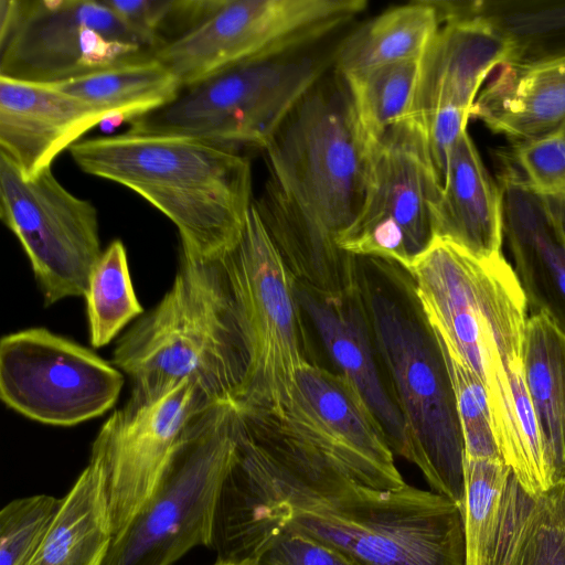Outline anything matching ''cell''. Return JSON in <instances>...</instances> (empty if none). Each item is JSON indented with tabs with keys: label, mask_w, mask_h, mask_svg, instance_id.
<instances>
[{
	"label": "cell",
	"mask_w": 565,
	"mask_h": 565,
	"mask_svg": "<svg viewBox=\"0 0 565 565\" xmlns=\"http://www.w3.org/2000/svg\"><path fill=\"white\" fill-rule=\"evenodd\" d=\"M523 363L555 486L565 483V333L543 312L529 317Z\"/></svg>",
	"instance_id": "25"
},
{
	"label": "cell",
	"mask_w": 565,
	"mask_h": 565,
	"mask_svg": "<svg viewBox=\"0 0 565 565\" xmlns=\"http://www.w3.org/2000/svg\"><path fill=\"white\" fill-rule=\"evenodd\" d=\"M237 406L244 431L292 473L340 476L376 489L406 483L381 427L339 373L309 361L282 405Z\"/></svg>",
	"instance_id": "5"
},
{
	"label": "cell",
	"mask_w": 565,
	"mask_h": 565,
	"mask_svg": "<svg viewBox=\"0 0 565 565\" xmlns=\"http://www.w3.org/2000/svg\"><path fill=\"white\" fill-rule=\"evenodd\" d=\"M439 343L455 393L465 458L502 460L492 429L486 386L470 370L458 362L440 341Z\"/></svg>",
	"instance_id": "32"
},
{
	"label": "cell",
	"mask_w": 565,
	"mask_h": 565,
	"mask_svg": "<svg viewBox=\"0 0 565 565\" xmlns=\"http://www.w3.org/2000/svg\"><path fill=\"white\" fill-rule=\"evenodd\" d=\"M440 26L419 60L407 117L415 127L445 113L470 115L486 77L519 58L516 41L492 19L435 1Z\"/></svg>",
	"instance_id": "16"
},
{
	"label": "cell",
	"mask_w": 565,
	"mask_h": 565,
	"mask_svg": "<svg viewBox=\"0 0 565 565\" xmlns=\"http://www.w3.org/2000/svg\"><path fill=\"white\" fill-rule=\"evenodd\" d=\"M63 503L49 494L9 502L0 512V565H28Z\"/></svg>",
	"instance_id": "31"
},
{
	"label": "cell",
	"mask_w": 565,
	"mask_h": 565,
	"mask_svg": "<svg viewBox=\"0 0 565 565\" xmlns=\"http://www.w3.org/2000/svg\"><path fill=\"white\" fill-rule=\"evenodd\" d=\"M419 60L399 61L342 76L372 147L407 119L414 99Z\"/></svg>",
	"instance_id": "28"
},
{
	"label": "cell",
	"mask_w": 565,
	"mask_h": 565,
	"mask_svg": "<svg viewBox=\"0 0 565 565\" xmlns=\"http://www.w3.org/2000/svg\"><path fill=\"white\" fill-rule=\"evenodd\" d=\"M257 565H353L331 547L299 532L276 536Z\"/></svg>",
	"instance_id": "34"
},
{
	"label": "cell",
	"mask_w": 565,
	"mask_h": 565,
	"mask_svg": "<svg viewBox=\"0 0 565 565\" xmlns=\"http://www.w3.org/2000/svg\"><path fill=\"white\" fill-rule=\"evenodd\" d=\"M113 364L131 381L128 406L151 404L188 381L213 402L239 399L247 355L217 257L181 249L171 288L120 338Z\"/></svg>",
	"instance_id": "4"
},
{
	"label": "cell",
	"mask_w": 565,
	"mask_h": 565,
	"mask_svg": "<svg viewBox=\"0 0 565 565\" xmlns=\"http://www.w3.org/2000/svg\"><path fill=\"white\" fill-rule=\"evenodd\" d=\"M434 1L391 8L356 29L333 56L341 76L406 60H418L440 26Z\"/></svg>",
	"instance_id": "27"
},
{
	"label": "cell",
	"mask_w": 565,
	"mask_h": 565,
	"mask_svg": "<svg viewBox=\"0 0 565 565\" xmlns=\"http://www.w3.org/2000/svg\"><path fill=\"white\" fill-rule=\"evenodd\" d=\"M0 217L21 244L45 306L85 297L102 255L98 212L47 168L25 178L0 153Z\"/></svg>",
	"instance_id": "12"
},
{
	"label": "cell",
	"mask_w": 565,
	"mask_h": 565,
	"mask_svg": "<svg viewBox=\"0 0 565 565\" xmlns=\"http://www.w3.org/2000/svg\"><path fill=\"white\" fill-rule=\"evenodd\" d=\"M297 292L339 374L372 414L394 455L406 459L405 424L384 381L356 281L340 294H322L297 281Z\"/></svg>",
	"instance_id": "17"
},
{
	"label": "cell",
	"mask_w": 565,
	"mask_h": 565,
	"mask_svg": "<svg viewBox=\"0 0 565 565\" xmlns=\"http://www.w3.org/2000/svg\"><path fill=\"white\" fill-rule=\"evenodd\" d=\"M510 473L502 460L465 458L461 508L465 565H486Z\"/></svg>",
	"instance_id": "30"
},
{
	"label": "cell",
	"mask_w": 565,
	"mask_h": 565,
	"mask_svg": "<svg viewBox=\"0 0 565 565\" xmlns=\"http://www.w3.org/2000/svg\"><path fill=\"white\" fill-rule=\"evenodd\" d=\"M254 204L298 282L322 294L354 286L356 256L341 249L271 177Z\"/></svg>",
	"instance_id": "22"
},
{
	"label": "cell",
	"mask_w": 565,
	"mask_h": 565,
	"mask_svg": "<svg viewBox=\"0 0 565 565\" xmlns=\"http://www.w3.org/2000/svg\"><path fill=\"white\" fill-rule=\"evenodd\" d=\"M153 53L104 0L0 1V76L56 84Z\"/></svg>",
	"instance_id": "11"
},
{
	"label": "cell",
	"mask_w": 565,
	"mask_h": 565,
	"mask_svg": "<svg viewBox=\"0 0 565 565\" xmlns=\"http://www.w3.org/2000/svg\"><path fill=\"white\" fill-rule=\"evenodd\" d=\"M211 401L188 381L158 401L111 414L92 447L103 475L113 539L120 535L152 494L189 420Z\"/></svg>",
	"instance_id": "15"
},
{
	"label": "cell",
	"mask_w": 565,
	"mask_h": 565,
	"mask_svg": "<svg viewBox=\"0 0 565 565\" xmlns=\"http://www.w3.org/2000/svg\"><path fill=\"white\" fill-rule=\"evenodd\" d=\"M111 542L102 470L89 460L28 565H103Z\"/></svg>",
	"instance_id": "23"
},
{
	"label": "cell",
	"mask_w": 565,
	"mask_h": 565,
	"mask_svg": "<svg viewBox=\"0 0 565 565\" xmlns=\"http://www.w3.org/2000/svg\"><path fill=\"white\" fill-rule=\"evenodd\" d=\"M68 150L82 171L130 189L164 214L181 249L214 258L238 241L254 199L250 163L237 150L128 130Z\"/></svg>",
	"instance_id": "3"
},
{
	"label": "cell",
	"mask_w": 565,
	"mask_h": 565,
	"mask_svg": "<svg viewBox=\"0 0 565 565\" xmlns=\"http://www.w3.org/2000/svg\"><path fill=\"white\" fill-rule=\"evenodd\" d=\"M84 298L94 348L108 344L128 322L142 315L121 241H113L102 253Z\"/></svg>",
	"instance_id": "29"
},
{
	"label": "cell",
	"mask_w": 565,
	"mask_h": 565,
	"mask_svg": "<svg viewBox=\"0 0 565 565\" xmlns=\"http://www.w3.org/2000/svg\"><path fill=\"white\" fill-rule=\"evenodd\" d=\"M247 355L243 408L282 405L309 362L297 279L268 234L254 201L236 244L217 256Z\"/></svg>",
	"instance_id": "9"
},
{
	"label": "cell",
	"mask_w": 565,
	"mask_h": 565,
	"mask_svg": "<svg viewBox=\"0 0 565 565\" xmlns=\"http://www.w3.org/2000/svg\"><path fill=\"white\" fill-rule=\"evenodd\" d=\"M433 217L436 237L454 242L478 256L501 253V191L467 130L451 149Z\"/></svg>",
	"instance_id": "21"
},
{
	"label": "cell",
	"mask_w": 565,
	"mask_h": 565,
	"mask_svg": "<svg viewBox=\"0 0 565 565\" xmlns=\"http://www.w3.org/2000/svg\"><path fill=\"white\" fill-rule=\"evenodd\" d=\"M105 116L52 84L0 76V153L25 178L51 168Z\"/></svg>",
	"instance_id": "19"
},
{
	"label": "cell",
	"mask_w": 565,
	"mask_h": 565,
	"mask_svg": "<svg viewBox=\"0 0 565 565\" xmlns=\"http://www.w3.org/2000/svg\"><path fill=\"white\" fill-rule=\"evenodd\" d=\"M554 500L562 524L565 529V483H558L550 490Z\"/></svg>",
	"instance_id": "35"
},
{
	"label": "cell",
	"mask_w": 565,
	"mask_h": 565,
	"mask_svg": "<svg viewBox=\"0 0 565 565\" xmlns=\"http://www.w3.org/2000/svg\"><path fill=\"white\" fill-rule=\"evenodd\" d=\"M265 151L270 177L335 239L359 215L373 147L345 81L321 76L276 128Z\"/></svg>",
	"instance_id": "7"
},
{
	"label": "cell",
	"mask_w": 565,
	"mask_h": 565,
	"mask_svg": "<svg viewBox=\"0 0 565 565\" xmlns=\"http://www.w3.org/2000/svg\"><path fill=\"white\" fill-rule=\"evenodd\" d=\"M408 271L439 341L486 387L523 365L529 306L501 253L478 256L435 237Z\"/></svg>",
	"instance_id": "6"
},
{
	"label": "cell",
	"mask_w": 565,
	"mask_h": 565,
	"mask_svg": "<svg viewBox=\"0 0 565 565\" xmlns=\"http://www.w3.org/2000/svg\"><path fill=\"white\" fill-rule=\"evenodd\" d=\"M322 57L297 52L244 62L184 87L128 131L264 149L300 97L327 73Z\"/></svg>",
	"instance_id": "10"
},
{
	"label": "cell",
	"mask_w": 565,
	"mask_h": 565,
	"mask_svg": "<svg viewBox=\"0 0 565 565\" xmlns=\"http://www.w3.org/2000/svg\"><path fill=\"white\" fill-rule=\"evenodd\" d=\"M100 113L128 122L171 103L182 86L153 54L52 84Z\"/></svg>",
	"instance_id": "26"
},
{
	"label": "cell",
	"mask_w": 565,
	"mask_h": 565,
	"mask_svg": "<svg viewBox=\"0 0 565 565\" xmlns=\"http://www.w3.org/2000/svg\"><path fill=\"white\" fill-rule=\"evenodd\" d=\"M238 426L235 401L212 403L189 420L152 494L113 539L103 565H171L195 546L211 547Z\"/></svg>",
	"instance_id": "8"
},
{
	"label": "cell",
	"mask_w": 565,
	"mask_h": 565,
	"mask_svg": "<svg viewBox=\"0 0 565 565\" xmlns=\"http://www.w3.org/2000/svg\"><path fill=\"white\" fill-rule=\"evenodd\" d=\"M356 284L377 358L402 414L406 460L430 490L462 508L465 444L451 379L439 340L409 271L356 257Z\"/></svg>",
	"instance_id": "2"
},
{
	"label": "cell",
	"mask_w": 565,
	"mask_h": 565,
	"mask_svg": "<svg viewBox=\"0 0 565 565\" xmlns=\"http://www.w3.org/2000/svg\"><path fill=\"white\" fill-rule=\"evenodd\" d=\"M511 158L535 191L565 190V121L543 136L514 143Z\"/></svg>",
	"instance_id": "33"
},
{
	"label": "cell",
	"mask_w": 565,
	"mask_h": 565,
	"mask_svg": "<svg viewBox=\"0 0 565 565\" xmlns=\"http://www.w3.org/2000/svg\"><path fill=\"white\" fill-rule=\"evenodd\" d=\"M215 565H237V564L216 562Z\"/></svg>",
	"instance_id": "36"
},
{
	"label": "cell",
	"mask_w": 565,
	"mask_h": 565,
	"mask_svg": "<svg viewBox=\"0 0 565 565\" xmlns=\"http://www.w3.org/2000/svg\"><path fill=\"white\" fill-rule=\"evenodd\" d=\"M440 190L423 140L406 119L373 147L363 206L337 244L353 256L409 270L436 237L433 207Z\"/></svg>",
	"instance_id": "14"
},
{
	"label": "cell",
	"mask_w": 565,
	"mask_h": 565,
	"mask_svg": "<svg viewBox=\"0 0 565 565\" xmlns=\"http://www.w3.org/2000/svg\"><path fill=\"white\" fill-rule=\"evenodd\" d=\"M124 373L89 349L44 328L0 341V397L42 424L73 426L98 417L117 402Z\"/></svg>",
	"instance_id": "13"
},
{
	"label": "cell",
	"mask_w": 565,
	"mask_h": 565,
	"mask_svg": "<svg viewBox=\"0 0 565 565\" xmlns=\"http://www.w3.org/2000/svg\"><path fill=\"white\" fill-rule=\"evenodd\" d=\"M486 565H565V529L550 491L531 495L510 473Z\"/></svg>",
	"instance_id": "24"
},
{
	"label": "cell",
	"mask_w": 565,
	"mask_h": 565,
	"mask_svg": "<svg viewBox=\"0 0 565 565\" xmlns=\"http://www.w3.org/2000/svg\"><path fill=\"white\" fill-rule=\"evenodd\" d=\"M288 531L353 565H465L462 513L450 499L407 483L376 489L340 476L295 475L239 426L211 548L217 562L257 565L269 543Z\"/></svg>",
	"instance_id": "1"
},
{
	"label": "cell",
	"mask_w": 565,
	"mask_h": 565,
	"mask_svg": "<svg viewBox=\"0 0 565 565\" xmlns=\"http://www.w3.org/2000/svg\"><path fill=\"white\" fill-rule=\"evenodd\" d=\"M503 157L498 177L503 237L530 313L543 312L565 333V236L543 199L512 158Z\"/></svg>",
	"instance_id": "18"
},
{
	"label": "cell",
	"mask_w": 565,
	"mask_h": 565,
	"mask_svg": "<svg viewBox=\"0 0 565 565\" xmlns=\"http://www.w3.org/2000/svg\"><path fill=\"white\" fill-rule=\"evenodd\" d=\"M476 98L470 117L514 143L565 121V54L536 61L512 60L497 68Z\"/></svg>",
	"instance_id": "20"
}]
</instances>
